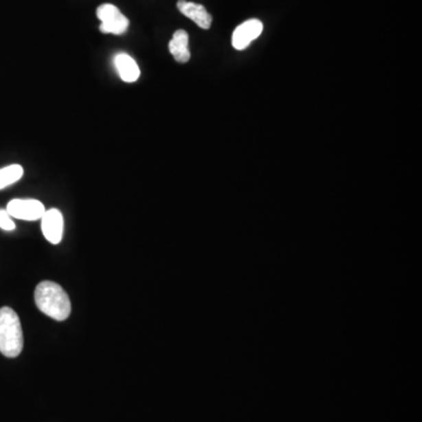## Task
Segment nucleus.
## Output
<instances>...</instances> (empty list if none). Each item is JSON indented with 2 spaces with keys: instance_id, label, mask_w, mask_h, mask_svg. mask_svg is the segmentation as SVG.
Listing matches in <instances>:
<instances>
[{
  "instance_id": "f257e3e1",
  "label": "nucleus",
  "mask_w": 422,
  "mask_h": 422,
  "mask_svg": "<svg viewBox=\"0 0 422 422\" xmlns=\"http://www.w3.org/2000/svg\"><path fill=\"white\" fill-rule=\"evenodd\" d=\"M36 307L49 318L64 322L71 315L72 305L66 291L59 284L44 280L34 291Z\"/></svg>"
},
{
  "instance_id": "f03ea898",
  "label": "nucleus",
  "mask_w": 422,
  "mask_h": 422,
  "mask_svg": "<svg viewBox=\"0 0 422 422\" xmlns=\"http://www.w3.org/2000/svg\"><path fill=\"white\" fill-rule=\"evenodd\" d=\"M24 347V335L20 319L11 307L0 309V353L16 358Z\"/></svg>"
},
{
  "instance_id": "7ed1b4c3",
  "label": "nucleus",
  "mask_w": 422,
  "mask_h": 422,
  "mask_svg": "<svg viewBox=\"0 0 422 422\" xmlns=\"http://www.w3.org/2000/svg\"><path fill=\"white\" fill-rule=\"evenodd\" d=\"M96 16L101 21L100 31L104 34L121 36L127 32L128 27H129V20L127 16L121 13L115 5H100L96 10Z\"/></svg>"
},
{
  "instance_id": "20e7f679",
  "label": "nucleus",
  "mask_w": 422,
  "mask_h": 422,
  "mask_svg": "<svg viewBox=\"0 0 422 422\" xmlns=\"http://www.w3.org/2000/svg\"><path fill=\"white\" fill-rule=\"evenodd\" d=\"M8 215L23 221H38L45 214L44 204L36 199H12L8 202Z\"/></svg>"
},
{
  "instance_id": "39448f33",
  "label": "nucleus",
  "mask_w": 422,
  "mask_h": 422,
  "mask_svg": "<svg viewBox=\"0 0 422 422\" xmlns=\"http://www.w3.org/2000/svg\"><path fill=\"white\" fill-rule=\"evenodd\" d=\"M263 32V24L258 19H250L239 25L232 34V46L238 51L250 46L254 40L257 39Z\"/></svg>"
},
{
  "instance_id": "423d86ee",
  "label": "nucleus",
  "mask_w": 422,
  "mask_h": 422,
  "mask_svg": "<svg viewBox=\"0 0 422 422\" xmlns=\"http://www.w3.org/2000/svg\"><path fill=\"white\" fill-rule=\"evenodd\" d=\"M41 230L49 243L59 244L64 234V217L58 209L45 211L41 217Z\"/></svg>"
},
{
  "instance_id": "0eeeda50",
  "label": "nucleus",
  "mask_w": 422,
  "mask_h": 422,
  "mask_svg": "<svg viewBox=\"0 0 422 422\" xmlns=\"http://www.w3.org/2000/svg\"><path fill=\"white\" fill-rule=\"evenodd\" d=\"M177 8L179 12L192 20L199 27L209 30L212 23V16L208 12L203 5L196 4L187 0H179Z\"/></svg>"
},
{
  "instance_id": "6e6552de",
  "label": "nucleus",
  "mask_w": 422,
  "mask_h": 422,
  "mask_svg": "<svg viewBox=\"0 0 422 422\" xmlns=\"http://www.w3.org/2000/svg\"><path fill=\"white\" fill-rule=\"evenodd\" d=\"M116 71L119 73L121 80H124V82H135L140 78V68L136 64L135 60L133 59L132 56H128L126 53H119L116 54L114 59Z\"/></svg>"
},
{
  "instance_id": "1a4fd4ad",
  "label": "nucleus",
  "mask_w": 422,
  "mask_h": 422,
  "mask_svg": "<svg viewBox=\"0 0 422 422\" xmlns=\"http://www.w3.org/2000/svg\"><path fill=\"white\" fill-rule=\"evenodd\" d=\"M188 46H189L188 33L184 30H179L174 33L169 43V52L172 53V56L177 63L186 64L190 60V51Z\"/></svg>"
},
{
  "instance_id": "9d476101",
  "label": "nucleus",
  "mask_w": 422,
  "mask_h": 422,
  "mask_svg": "<svg viewBox=\"0 0 422 422\" xmlns=\"http://www.w3.org/2000/svg\"><path fill=\"white\" fill-rule=\"evenodd\" d=\"M24 175V169L19 164L0 168V190L18 182Z\"/></svg>"
},
{
  "instance_id": "9b49d317",
  "label": "nucleus",
  "mask_w": 422,
  "mask_h": 422,
  "mask_svg": "<svg viewBox=\"0 0 422 422\" xmlns=\"http://www.w3.org/2000/svg\"><path fill=\"white\" fill-rule=\"evenodd\" d=\"M0 227L5 231H12L16 229V224L13 222L12 217L8 215L6 210H0Z\"/></svg>"
}]
</instances>
